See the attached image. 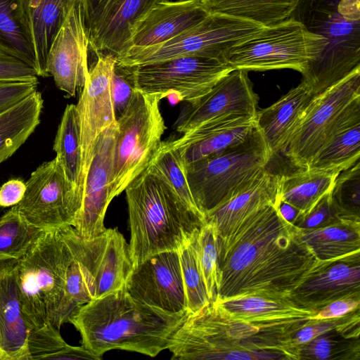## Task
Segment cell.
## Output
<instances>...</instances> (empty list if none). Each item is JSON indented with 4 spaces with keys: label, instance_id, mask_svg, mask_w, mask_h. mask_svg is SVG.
I'll return each mask as SVG.
<instances>
[{
    "label": "cell",
    "instance_id": "4fadbf2b",
    "mask_svg": "<svg viewBox=\"0 0 360 360\" xmlns=\"http://www.w3.org/2000/svg\"><path fill=\"white\" fill-rule=\"evenodd\" d=\"M357 96L360 70L314 97L283 153L291 165L297 168L309 166L339 115Z\"/></svg>",
    "mask_w": 360,
    "mask_h": 360
},
{
    "label": "cell",
    "instance_id": "b9f144b4",
    "mask_svg": "<svg viewBox=\"0 0 360 360\" xmlns=\"http://www.w3.org/2000/svg\"><path fill=\"white\" fill-rule=\"evenodd\" d=\"M193 235L177 250L189 314L198 311L210 302L198 264Z\"/></svg>",
    "mask_w": 360,
    "mask_h": 360
},
{
    "label": "cell",
    "instance_id": "816d5d0a",
    "mask_svg": "<svg viewBox=\"0 0 360 360\" xmlns=\"http://www.w3.org/2000/svg\"><path fill=\"white\" fill-rule=\"evenodd\" d=\"M26 185L20 179H11L0 188V207H13L22 200Z\"/></svg>",
    "mask_w": 360,
    "mask_h": 360
},
{
    "label": "cell",
    "instance_id": "e0dca14e",
    "mask_svg": "<svg viewBox=\"0 0 360 360\" xmlns=\"http://www.w3.org/2000/svg\"><path fill=\"white\" fill-rule=\"evenodd\" d=\"M124 287L133 298L167 313L188 311L177 250L155 254L134 266Z\"/></svg>",
    "mask_w": 360,
    "mask_h": 360
},
{
    "label": "cell",
    "instance_id": "f5cc1de1",
    "mask_svg": "<svg viewBox=\"0 0 360 360\" xmlns=\"http://www.w3.org/2000/svg\"><path fill=\"white\" fill-rule=\"evenodd\" d=\"M277 207L283 218L293 225H295L301 216V212L299 210L284 201L278 200Z\"/></svg>",
    "mask_w": 360,
    "mask_h": 360
},
{
    "label": "cell",
    "instance_id": "f6af8a7d",
    "mask_svg": "<svg viewBox=\"0 0 360 360\" xmlns=\"http://www.w3.org/2000/svg\"><path fill=\"white\" fill-rule=\"evenodd\" d=\"M110 87L114 108L118 118L128 105L136 89L131 68L119 65L116 63L112 74Z\"/></svg>",
    "mask_w": 360,
    "mask_h": 360
},
{
    "label": "cell",
    "instance_id": "7bdbcfd3",
    "mask_svg": "<svg viewBox=\"0 0 360 360\" xmlns=\"http://www.w3.org/2000/svg\"><path fill=\"white\" fill-rule=\"evenodd\" d=\"M68 345L60 330L52 326L31 330L27 343L29 360H60Z\"/></svg>",
    "mask_w": 360,
    "mask_h": 360
},
{
    "label": "cell",
    "instance_id": "db71d44e",
    "mask_svg": "<svg viewBox=\"0 0 360 360\" xmlns=\"http://www.w3.org/2000/svg\"><path fill=\"white\" fill-rule=\"evenodd\" d=\"M198 1H201V2H202L203 0H198Z\"/></svg>",
    "mask_w": 360,
    "mask_h": 360
},
{
    "label": "cell",
    "instance_id": "7a4b0ae2",
    "mask_svg": "<svg viewBox=\"0 0 360 360\" xmlns=\"http://www.w3.org/2000/svg\"><path fill=\"white\" fill-rule=\"evenodd\" d=\"M189 312L171 314L133 298L124 285L80 307L70 323L98 357L112 349L151 357L168 349Z\"/></svg>",
    "mask_w": 360,
    "mask_h": 360
},
{
    "label": "cell",
    "instance_id": "4dcf8cb0",
    "mask_svg": "<svg viewBox=\"0 0 360 360\" xmlns=\"http://www.w3.org/2000/svg\"><path fill=\"white\" fill-rule=\"evenodd\" d=\"M300 230L302 240L321 262H332L360 254V221H341Z\"/></svg>",
    "mask_w": 360,
    "mask_h": 360
},
{
    "label": "cell",
    "instance_id": "9a60e30c",
    "mask_svg": "<svg viewBox=\"0 0 360 360\" xmlns=\"http://www.w3.org/2000/svg\"><path fill=\"white\" fill-rule=\"evenodd\" d=\"M97 56L96 62L89 69L76 105L79 124L83 185L98 136L117 121L110 87L117 56L110 53H98Z\"/></svg>",
    "mask_w": 360,
    "mask_h": 360
},
{
    "label": "cell",
    "instance_id": "30bf717a",
    "mask_svg": "<svg viewBox=\"0 0 360 360\" xmlns=\"http://www.w3.org/2000/svg\"><path fill=\"white\" fill-rule=\"evenodd\" d=\"M326 45L292 17L264 27L250 39L230 49L224 61L233 70L264 71L292 69L302 75L314 63Z\"/></svg>",
    "mask_w": 360,
    "mask_h": 360
},
{
    "label": "cell",
    "instance_id": "9c48e42d",
    "mask_svg": "<svg viewBox=\"0 0 360 360\" xmlns=\"http://www.w3.org/2000/svg\"><path fill=\"white\" fill-rule=\"evenodd\" d=\"M164 98L136 89L117 118V134L110 176L113 199L150 165L162 142L166 127L160 110Z\"/></svg>",
    "mask_w": 360,
    "mask_h": 360
},
{
    "label": "cell",
    "instance_id": "83f0119b",
    "mask_svg": "<svg viewBox=\"0 0 360 360\" xmlns=\"http://www.w3.org/2000/svg\"><path fill=\"white\" fill-rule=\"evenodd\" d=\"M168 0H117L107 14L89 49L96 55L110 53L117 57L129 48L134 24L157 4Z\"/></svg>",
    "mask_w": 360,
    "mask_h": 360
},
{
    "label": "cell",
    "instance_id": "ee69618b",
    "mask_svg": "<svg viewBox=\"0 0 360 360\" xmlns=\"http://www.w3.org/2000/svg\"><path fill=\"white\" fill-rule=\"evenodd\" d=\"M359 308L340 317L317 320L301 328L293 335L292 342L297 347L328 330L359 324Z\"/></svg>",
    "mask_w": 360,
    "mask_h": 360
},
{
    "label": "cell",
    "instance_id": "d590c367",
    "mask_svg": "<svg viewBox=\"0 0 360 360\" xmlns=\"http://www.w3.org/2000/svg\"><path fill=\"white\" fill-rule=\"evenodd\" d=\"M71 250L72 259L67 271L63 297L57 317L56 327L59 330L63 324L71 323L82 306L95 298L91 274L72 249Z\"/></svg>",
    "mask_w": 360,
    "mask_h": 360
},
{
    "label": "cell",
    "instance_id": "e575fe53",
    "mask_svg": "<svg viewBox=\"0 0 360 360\" xmlns=\"http://www.w3.org/2000/svg\"><path fill=\"white\" fill-rule=\"evenodd\" d=\"M360 158V123L328 137L307 168L342 171Z\"/></svg>",
    "mask_w": 360,
    "mask_h": 360
},
{
    "label": "cell",
    "instance_id": "d6986e66",
    "mask_svg": "<svg viewBox=\"0 0 360 360\" xmlns=\"http://www.w3.org/2000/svg\"><path fill=\"white\" fill-rule=\"evenodd\" d=\"M117 134L115 122L102 131L94 148L84 181L81 208L72 225L83 239L94 238L106 230L104 218L112 200L110 176Z\"/></svg>",
    "mask_w": 360,
    "mask_h": 360
},
{
    "label": "cell",
    "instance_id": "603a6c76",
    "mask_svg": "<svg viewBox=\"0 0 360 360\" xmlns=\"http://www.w3.org/2000/svg\"><path fill=\"white\" fill-rule=\"evenodd\" d=\"M208 15L198 0H168L158 3L133 26L129 48L149 46L168 41Z\"/></svg>",
    "mask_w": 360,
    "mask_h": 360
},
{
    "label": "cell",
    "instance_id": "f1b7e54d",
    "mask_svg": "<svg viewBox=\"0 0 360 360\" xmlns=\"http://www.w3.org/2000/svg\"><path fill=\"white\" fill-rule=\"evenodd\" d=\"M340 172L338 169L297 168L292 173L277 174L278 199L299 210L302 217L331 191Z\"/></svg>",
    "mask_w": 360,
    "mask_h": 360
},
{
    "label": "cell",
    "instance_id": "ba28073f",
    "mask_svg": "<svg viewBox=\"0 0 360 360\" xmlns=\"http://www.w3.org/2000/svg\"><path fill=\"white\" fill-rule=\"evenodd\" d=\"M264 27L243 18L209 14L199 23L168 41L149 46L129 48L117 57V64L132 68L187 56L224 61L230 49L254 37Z\"/></svg>",
    "mask_w": 360,
    "mask_h": 360
},
{
    "label": "cell",
    "instance_id": "5b68a950",
    "mask_svg": "<svg viewBox=\"0 0 360 360\" xmlns=\"http://www.w3.org/2000/svg\"><path fill=\"white\" fill-rule=\"evenodd\" d=\"M291 17L326 41L302 74L314 96L360 70V0H300Z\"/></svg>",
    "mask_w": 360,
    "mask_h": 360
},
{
    "label": "cell",
    "instance_id": "681fc988",
    "mask_svg": "<svg viewBox=\"0 0 360 360\" xmlns=\"http://www.w3.org/2000/svg\"><path fill=\"white\" fill-rule=\"evenodd\" d=\"M89 40L95 35L117 0H81Z\"/></svg>",
    "mask_w": 360,
    "mask_h": 360
},
{
    "label": "cell",
    "instance_id": "7402d4cb",
    "mask_svg": "<svg viewBox=\"0 0 360 360\" xmlns=\"http://www.w3.org/2000/svg\"><path fill=\"white\" fill-rule=\"evenodd\" d=\"M290 296L316 311L337 300L360 298V254L325 262Z\"/></svg>",
    "mask_w": 360,
    "mask_h": 360
},
{
    "label": "cell",
    "instance_id": "4316f807",
    "mask_svg": "<svg viewBox=\"0 0 360 360\" xmlns=\"http://www.w3.org/2000/svg\"><path fill=\"white\" fill-rule=\"evenodd\" d=\"M75 0H20L21 20L34 51L38 76H49L51 44Z\"/></svg>",
    "mask_w": 360,
    "mask_h": 360
},
{
    "label": "cell",
    "instance_id": "2e32d148",
    "mask_svg": "<svg viewBox=\"0 0 360 360\" xmlns=\"http://www.w3.org/2000/svg\"><path fill=\"white\" fill-rule=\"evenodd\" d=\"M258 96L248 71L233 70L205 95L182 109L174 127L184 133L205 123L229 117H255Z\"/></svg>",
    "mask_w": 360,
    "mask_h": 360
},
{
    "label": "cell",
    "instance_id": "7c38bea8",
    "mask_svg": "<svg viewBox=\"0 0 360 360\" xmlns=\"http://www.w3.org/2000/svg\"><path fill=\"white\" fill-rule=\"evenodd\" d=\"M25 185L15 206L29 223L41 229L72 226L82 200L56 158L39 165Z\"/></svg>",
    "mask_w": 360,
    "mask_h": 360
},
{
    "label": "cell",
    "instance_id": "ac0fdd59",
    "mask_svg": "<svg viewBox=\"0 0 360 360\" xmlns=\"http://www.w3.org/2000/svg\"><path fill=\"white\" fill-rule=\"evenodd\" d=\"M89 39L82 2L75 0L50 47L46 72L56 86L70 96L83 88L89 69Z\"/></svg>",
    "mask_w": 360,
    "mask_h": 360
},
{
    "label": "cell",
    "instance_id": "f546056e",
    "mask_svg": "<svg viewBox=\"0 0 360 360\" xmlns=\"http://www.w3.org/2000/svg\"><path fill=\"white\" fill-rule=\"evenodd\" d=\"M43 98L37 90L0 112V164L10 158L40 123Z\"/></svg>",
    "mask_w": 360,
    "mask_h": 360
},
{
    "label": "cell",
    "instance_id": "ffe728a7",
    "mask_svg": "<svg viewBox=\"0 0 360 360\" xmlns=\"http://www.w3.org/2000/svg\"><path fill=\"white\" fill-rule=\"evenodd\" d=\"M277 174L266 169L242 184L231 195L206 214L217 229L219 252L247 221L264 207L278 202Z\"/></svg>",
    "mask_w": 360,
    "mask_h": 360
},
{
    "label": "cell",
    "instance_id": "5bb4252c",
    "mask_svg": "<svg viewBox=\"0 0 360 360\" xmlns=\"http://www.w3.org/2000/svg\"><path fill=\"white\" fill-rule=\"evenodd\" d=\"M74 253L89 269L94 280L95 298L122 288L134 264L129 246L117 228L106 229L91 239L80 238L72 226L60 228Z\"/></svg>",
    "mask_w": 360,
    "mask_h": 360
},
{
    "label": "cell",
    "instance_id": "74e56055",
    "mask_svg": "<svg viewBox=\"0 0 360 360\" xmlns=\"http://www.w3.org/2000/svg\"><path fill=\"white\" fill-rule=\"evenodd\" d=\"M43 230L29 223L15 205L11 207L0 217V261L21 258Z\"/></svg>",
    "mask_w": 360,
    "mask_h": 360
},
{
    "label": "cell",
    "instance_id": "cb8c5ba5",
    "mask_svg": "<svg viewBox=\"0 0 360 360\" xmlns=\"http://www.w3.org/2000/svg\"><path fill=\"white\" fill-rule=\"evenodd\" d=\"M255 127V117L224 118L184 132L170 142L186 167L244 141Z\"/></svg>",
    "mask_w": 360,
    "mask_h": 360
},
{
    "label": "cell",
    "instance_id": "277c9868",
    "mask_svg": "<svg viewBox=\"0 0 360 360\" xmlns=\"http://www.w3.org/2000/svg\"><path fill=\"white\" fill-rule=\"evenodd\" d=\"M124 191L134 266L155 254L178 250L206 221L151 165Z\"/></svg>",
    "mask_w": 360,
    "mask_h": 360
},
{
    "label": "cell",
    "instance_id": "c3c4849f",
    "mask_svg": "<svg viewBox=\"0 0 360 360\" xmlns=\"http://www.w3.org/2000/svg\"><path fill=\"white\" fill-rule=\"evenodd\" d=\"M37 77L32 67L0 49V81L34 80Z\"/></svg>",
    "mask_w": 360,
    "mask_h": 360
},
{
    "label": "cell",
    "instance_id": "7dc6e473",
    "mask_svg": "<svg viewBox=\"0 0 360 360\" xmlns=\"http://www.w3.org/2000/svg\"><path fill=\"white\" fill-rule=\"evenodd\" d=\"M38 79L0 81V112L37 90Z\"/></svg>",
    "mask_w": 360,
    "mask_h": 360
},
{
    "label": "cell",
    "instance_id": "52a82bcc",
    "mask_svg": "<svg viewBox=\"0 0 360 360\" xmlns=\"http://www.w3.org/2000/svg\"><path fill=\"white\" fill-rule=\"evenodd\" d=\"M272 157L256 126L244 141L186 166L191 195L205 219L238 186L266 169Z\"/></svg>",
    "mask_w": 360,
    "mask_h": 360
},
{
    "label": "cell",
    "instance_id": "11a10c76",
    "mask_svg": "<svg viewBox=\"0 0 360 360\" xmlns=\"http://www.w3.org/2000/svg\"></svg>",
    "mask_w": 360,
    "mask_h": 360
},
{
    "label": "cell",
    "instance_id": "836d02e7",
    "mask_svg": "<svg viewBox=\"0 0 360 360\" xmlns=\"http://www.w3.org/2000/svg\"><path fill=\"white\" fill-rule=\"evenodd\" d=\"M359 324L325 332L298 347L299 359L359 360Z\"/></svg>",
    "mask_w": 360,
    "mask_h": 360
},
{
    "label": "cell",
    "instance_id": "44dd1931",
    "mask_svg": "<svg viewBox=\"0 0 360 360\" xmlns=\"http://www.w3.org/2000/svg\"><path fill=\"white\" fill-rule=\"evenodd\" d=\"M217 299L233 316L282 333L294 335L303 326L317 321L314 316L318 311L291 296L245 294Z\"/></svg>",
    "mask_w": 360,
    "mask_h": 360
},
{
    "label": "cell",
    "instance_id": "d4e9b609",
    "mask_svg": "<svg viewBox=\"0 0 360 360\" xmlns=\"http://www.w3.org/2000/svg\"><path fill=\"white\" fill-rule=\"evenodd\" d=\"M17 260L0 261V360H29L30 328L22 311Z\"/></svg>",
    "mask_w": 360,
    "mask_h": 360
},
{
    "label": "cell",
    "instance_id": "bcb514c9",
    "mask_svg": "<svg viewBox=\"0 0 360 360\" xmlns=\"http://www.w3.org/2000/svg\"><path fill=\"white\" fill-rule=\"evenodd\" d=\"M330 193L326 194L305 215L300 217L294 226L301 229L327 226L344 219L331 202Z\"/></svg>",
    "mask_w": 360,
    "mask_h": 360
},
{
    "label": "cell",
    "instance_id": "1f68e13d",
    "mask_svg": "<svg viewBox=\"0 0 360 360\" xmlns=\"http://www.w3.org/2000/svg\"><path fill=\"white\" fill-rule=\"evenodd\" d=\"M300 0H203L209 13L248 20L269 27L290 18Z\"/></svg>",
    "mask_w": 360,
    "mask_h": 360
},
{
    "label": "cell",
    "instance_id": "60d3db41",
    "mask_svg": "<svg viewBox=\"0 0 360 360\" xmlns=\"http://www.w3.org/2000/svg\"><path fill=\"white\" fill-rule=\"evenodd\" d=\"M330 200L345 220L360 221V161L342 170L330 193Z\"/></svg>",
    "mask_w": 360,
    "mask_h": 360
},
{
    "label": "cell",
    "instance_id": "d6a6232c",
    "mask_svg": "<svg viewBox=\"0 0 360 360\" xmlns=\"http://www.w3.org/2000/svg\"><path fill=\"white\" fill-rule=\"evenodd\" d=\"M56 159L66 179L82 200V158L80 147L79 117L76 105L66 106L53 143Z\"/></svg>",
    "mask_w": 360,
    "mask_h": 360
},
{
    "label": "cell",
    "instance_id": "8fae6325",
    "mask_svg": "<svg viewBox=\"0 0 360 360\" xmlns=\"http://www.w3.org/2000/svg\"><path fill=\"white\" fill-rule=\"evenodd\" d=\"M130 68V67H129ZM136 89L148 94L174 95L193 103L205 95L233 69L225 61L187 56L130 68Z\"/></svg>",
    "mask_w": 360,
    "mask_h": 360
},
{
    "label": "cell",
    "instance_id": "f907efd6",
    "mask_svg": "<svg viewBox=\"0 0 360 360\" xmlns=\"http://www.w3.org/2000/svg\"><path fill=\"white\" fill-rule=\"evenodd\" d=\"M360 298L347 297L335 300L322 308L314 315L315 320L340 317L359 308Z\"/></svg>",
    "mask_w": 360,
    "mask_h": 360
},
{
    "label": "cell",
    "instance_id": "6da1fadb",
    "mask_svg": "<svg viewBox=\"0 0 360 360\" xmlns=\"http://www.w3.org/2000/svg\"><path fill=\"white\" fill-rule=\"evenodd\" d=\"M277 204L251 217L219 253V298L245 294L287 297L325 262L281 215Z\"/></svg>",
    "mask_w": 360,
    "mask_h": 360
},
{
    "label": "cell",
    "instance_id": "ab89813d",
    "mask_svg": "<svg viewBox=\"0 0 360 360\" xmlns=\"http://www.w3.org/2000/svg\"><path fill=\"white\" fill-rule=\"evenodd\" d=\"M150 165L168 181L190 209L205 219L198 209L191 195L184 163L177 150L172 146L170 140L162 141Z\"/></svg>",
    "mask_w": 360,
    "mask_h": 360
},
{
    "label": "cell",
    "instance_id": "3957f363",
    "mask_svg": "<svg viewBox=\"0 0 360 360\" xmlns=\"http://www.w3.org/2000/svg\"><path fill=\"white\" fill-rule=\"evenodd\" d=\"M292 337L237 317L217 298L189 314L168 349L172 359H299Z\"/></svg>",
    "mask_w": 360,
    "mask_h": 360
},
{
    "label": "cell",
    "instance_id": "484cf974",
    "mask_svg": "<svg viewBox=\"0 0 360 360\" xmlns=\"http://www.w3.org/2000/svg\"><path fill=\"white\" fill-rule=\"evenodd\" d=\"M315 96L302 82L271 105L257 111L255 122L272 156L284 153L290 139Z\"/></svg>",
    "mask_w": 360,
    "mask_h": 360
},
{
    "label": "cell",
    "instance_id": "8d00e7d4",
    "mask_svg": "<svg viewBox=\"0 0 360 360\" xmlns=\"http://www.w3.org/2000/svg\"><path fill=\"white\" fill-rule=\"evenodd\" d=\"M0 49L22 60L37 73L36 58L21 20L20 0H0Z\"/></svg>",
    "mask_w": 360,
    "mask_h": 360
},
{
    "label": "cell",
    "instance_id": "8992f818",
    "mask_svg": "<svg viewBox=\"0 0 360 360\" xmlns=\"http://www.w3.org/2000/svg\"><path fill=\"white\" fill-rule=\"evenodd\" d=\"M72 259V250L60 229H44L17 260L18 291L31 330L46 326L57 328L66 274Z\"/></svg>",
    "mask_w": 360,
    "mask_h": 360
},
{
    "label": "cell",
    "instance_id": "f35d334b",
    "mask_svg": "<svg viewBox=\"0 0 360 360\" xmlns=\"http://www.w3.org/2000/svg\"><path fill=\"white\" fill-rule=\"evenodd\" d=\"M193 243L208 297L214 300L219 297L221 284L219 235L214 224L206 221L194 233Z\"/></svg>",
    "mask_w": 360,
    "mask_h": 360
}]
</instances>
